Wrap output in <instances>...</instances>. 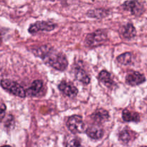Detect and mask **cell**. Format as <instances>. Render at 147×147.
Instances as JSON below:
<instances>
[{
    "label": "cell",
    "mask_w": 147,
    "mask_h": 147,
    "mask_svg": "<svg viewBox=\"0 0 147 147\" xmlns=\"http://www.w3.org/2000/svg\"><path fill=\"white\" fill-rule=\"evenodd\" d=\"M75 76H76V79L81 83H84V84H89L90 81V77L88 76L87 73L83 70V69L80 68V67H77L75 70Z\"/></svg>",
    "instance_id": "2e32d148"
},
{
    "label": "cell",
    "mask_w": 147,
    "mask_h": 147,
    "mask_svg": "<svg viewBox=\"0 0 147 147\" xmlns=\"http://www.w3.org/2000/svg\"><path fill=\"white\" fill-rule=\"evenodd\" d=\"M65 147H83L80 140L74 136H68L65 141Z\"/></svg>",
    "instance_id": "ac0fdd59"
},
{
    "label": "cell",
    "mask_w": 147,
    "mask_h": 147,
    "mask_svg": "<svg viewBox=\"0 0 147 147\" xmlns=\"http://www.w3.org/2000/svg\"><path fill=\"white\" fill-rule=\"evenodd\" d=\"M121 34L125 39H131L136 34V30L134 26L131 23L123 26L120 30Z\"/></svg>",
    "instance_id": "7c38bea8"
},
{
    "label": "cell",
    "mask_w": 147,
    "mask_h": 147,
    "mask_svg": "<svg viewBox=\"0 0 147 147\" xmlns=\"http://www.w3.org/2000/svg\"><path fill=\"white\" fill-rule=\"evenodd\" d=\"M107 40V34L103 30H97L88 34L86 37L85 42L89 47H96L103 45Z\"/></svg>",
    "instance_id": "7a4b0ae2"
},
{
    "label": "cell",
    "mask_w": 147,
    "mask_h": 147,
    "mask_svg": "<svg viewBox=\"0 0 147 147\" xmlns=\"http://www.w3.org/2000/svg\"><path fill=\"white\" fill-rule=\"evenodd\" d=\"M67 126L73 134H80L84 131L85 123L83 119L78 115H73L70 116L67 121Z\"/></svg>",
    "instance_id": "5b68a950"
},
{
    "label": "cell",
    "mask_w": 147,
    "mask_h": 147,
    "mask_svg": "<svg viewBox=\"0 0 147 147\" xmlns=\"http://www.w3.org/2000/svg\"><path fill=\"white\" fill-rule=\"evenodd\" d=\"M1 36H0V42H1Z\"/></svg>",
    "instance_id": "7402d4cb"
},
{
    "label": "cell",
    "mask_w": 147,
    "mask_h": 147,
    "mask_svg": "<svg viewBox=\"0 0 147 147\" xmlns=\"http://www.w3.org/2000/svg\"><path fill=\"white\" fill-rule=\"evenodd\" d=\"M1 147H11V146H1Z\"/></svg>",
    "instance_id": "44dd1931"
},
{
    "label": "cell",
    "mask_w": 147,
    "mask_h": 147,
    "mask_svg": "<svg viewBox=\"0 0 147 147\" xmlns=\"http://www.w3.org/2000/svg\"><path fill=\"white\" fill-rule=\"evenodd\" d=\"M90 118L96 123L100 124V123H103L108 121V119H109V113L105 109H99L92 113Z\"/></svg>",
    "instance_id": "9c48e42d"
},
{
    "label": "cell",
    "mask_w": 147,
    "mask_h": 147,
    "mask_svg": "<svg viewBox=\"0 0 147 147\" xmlns=\"http://www.w3.org/2000/svg\"><path fill=\"white\" fill-rule=\"evenodd\" d=\"M99 80L103 83L104 86H106L108 88H112L114 86V82L112 80L111 76L110 73L106 70H102L99 73L98 76Z\"/></svg>",
    "instance_id": "4fadbf2b"
},
{
    "label": "cell",
    "mask_w": 147,
    "mask_h": 147,
    "mask_svg": "<svg viewBox=\"0 0 147 147\" xmlns=\"http://www.w3.org/2000/svg\"><path fill=\"white\" fill-rule=\"evenodd\" d=\"M141 147H147V146H141Z\"/></svg>",
    "instance_id": "603a6c76"
},
{
    "label": "cell",
    "mask_w": 147,
    "mask_h": 147,
    "mask_svg": "<svg viewBox=\"0 0 147 147\" xmlns=\"http://www.w3.org/2000/svg\"><path fill=\"white\" fill-rule=\"evenodd\" d=\"M43 88V83L40 80H35L32 83V86L25 90L26 96H37Z\"/></svg>",
    "instance_id": "8fae6325"
},
{
    "label": "cell",
    "mask_w": 147,
    "mask_h": 147,
    "mask_svg": "<svg viewBox=\"0 0 147 147\" xmlns=\"http://www.w3.org/2000/svg\"><path fill=\"white\" fill-rule=\"evenodd\" d=\"M109 11L103 9H96L89 10L87 14L89 17L96 19H101L109 15Z\"/></svg>",
    "instance_id": "e0dca14e"
},
{
    "label": "cell",
    "mask_w": 147,
    "mask_h": 147,
    "mask_svg": "<svg viewBox=\"0 0 147 147\" xmlns=\"http://www.w3.org/2000/svg\"><path fill=\"white\" fill-rule=\"evenodd\" d=\"M117 60L120 64L129 65L132 62V55L130 53H123L117 57Z\"/></svg>",
    "instance_id": "d6986e66"
},
{
    "label": "cell",
    "mask_w": 147,
    "mask_h": 147,
    "mask_svg": "<svg viewBox=\"0 0 147 147\" xmlns=\"http://www.w3.org/2000/svg\"><path fill=\"white\" fill-rule=\"evenodd\" d=\"M58 88L60 89L62 93H63L65 96L70 98L76 97L78 93V90L76 86L66 81H62L59 84Z\"/></svg>",
    "instance_id": "ba28073f"
},
{
    "label": "cell",
    "mask_w": 147,
    "mask_h": 147,
    "mask_svg": "<svg viewBox=\"0 0 147 147\" xmlns=\"http://www.w3.org/2000/svg\"><path fill=\"white\" fill-rule=\"evenodd\" d=\"M146 81L145 76L137 71L130 72L126 76V82L128 85L131 86H139Z\"/></svg>",
    "instance_id": "52a82bcc"
},
{
    "label": "cell",
    "mask_w": 147,
    "mask_h": 147,
    "mask_svg": "<svg viewBox=\"0 0 147 147\" xmlns=\"http://www.w3.org/2000/svg\"><path fill=\"white\" fill-rule=\"evenodd\" d=\"M122 118L126 122H139L140 121V115L136 112L131 111L125 109L122 113Z\"/></svg>",
    "instance_id": "5bb4252c"
},
{
    "label": "cell",
    "mask_w": 147,
    "mask_h": 147,
    "mask_svg": "<svg viewBox=\"0 0 147 147\" xmlns=\"http://www.w3.org/2000/svg\"><path fill=\"white\" fill-rule=\"evenodd\" d=\"M34 54L40 57L45 64L60 71L67 67V60L63 53L57 52L50 45H43L33 51Z\"/></svg>",
    "instance_id": "6da1fadb"
},
{
    "label": "cell",
    "mask_w": 147,
    "mask_h": 147,
    "mask_svg": "<svg viewBox=\"0 0 147 147\" xmlns=\"http://www.w3.org/2000/svg\"><path fill=\"white\" fill-rule=\"evenodd\" d=\"M122 7L126 11H130L131 14L134 16H140L144 12V5L139 0H128L123 4Z\"/></svg>",
    "instance_id": "277c9868"
},
{
    "label": "cell",
    "mask_w": 147,
    "mask_h": 147,
    "mask_svg": "<svg viewBox=\"0 0 147 147\" xmlns=\"http://www.w3.org/2000/svg\"><path fill=\"white\" fill-rule=\"evenodd\" d=\"M135 133L129 129H124L119 133V140L124 144H128L134 138Z\"/></svg>",
    "instance_id": "9a60e30c"
},
{
    "label": "cell",
    "mask_w": 147,
    "mask_h": 147,
    "mask_svg": "<svg viewBox=\"0 0 147 147\" xmlns=\"http://www.w3.org/2000/svg\"><path fill=\"white\" fill-rule=\"evenodd\" d=\"M0 84L4 90L9 92L14 96L20 98H24L26 96L25 90L17 82L8 79H4L1 80Z\"/></svg>",
    "instance_id": "3957f363"
},
{
    "label": "cell",
    "mask_w": 147,
    "mask_h": 147,
    "mask_svg": "<svg viewBox=\"0 0 147 147\" xmlns=\"http://www.w3.org/2000/svg\"><path fill=\"white\" fill-rule=\"evenodd\" d=\"M56 24L52 22L40 21L32 24L29 27V32L34 34L38 32H50L56 28Z\"/></svg>",
    "instance_id": "8992f818"
},
{
    "label": "cell",
    "mask_w": 147,
    "mask_h": 147,
    "mask_svg": "<svg viewBox=\"0 0 147 147\" xmlns=\"http://www.w3.org/2000/svg\"><path fill=\"white\" fill-rule=\"evenodd\" d=\"M5 106H3L2 108H0V119H2L4 117V116H5Z\"/></svg>",
    "instance_id": "ffe728a7"
},
{
    "label": "cell",
    "mask_w": 147,
    "mask_h": 147,
    "mask_svg": "<svg viewBox=\"0 0 147 147\" xmlns=\"http://www.w3.org/2000/svg\"><path fill=\"white\" fill-rule=\"evenodd\" d=\"M86 134L93 139H100L103 136V129L98 125H93L88 128L86 131Z\"/></svg>",
    "instance_id": "30bf717a"
}]
</instances>
